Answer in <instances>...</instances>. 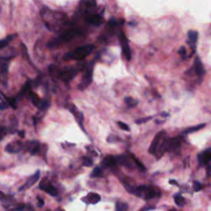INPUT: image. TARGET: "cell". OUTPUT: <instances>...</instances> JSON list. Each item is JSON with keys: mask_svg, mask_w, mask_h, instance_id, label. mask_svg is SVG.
I'll return each mask as SVG.
<instances>
[{"mask_svg": "<svg viewBox=\"0 0 211 211\" xmlns=\"http://www.w3.org/2000/svg\"><path fill=\"white\" fill-rule=\"evenodd\" d=\"M40 188L44 191L45 192H46L49 195H51V196H56L58 195L57 189L55 188L52 184H51L50 182H46V181H42L40 184Z\"/></svg>", "mask_w": 211, "mask_h": 211, "instance_id": "7c38bea8", "label": "cell"}, {"mask_svg": "<svg viewBox=\"0 0 211 211\" xmlns=\"http://www.w3.org/2000/svg\"><path fill=\"white\" fill-rule=\"evenodd\" d=\"M168 211H177V210H176V209H170V210H168Z\"/></svg>", "mask_w": 211, "mask_h": 211, "instance_id": "60d3db41", "label": "cell"}, {"mask_svg": "<svg viewBox=\"0 0 211 211\" xmlns=\"http://www.w3.org/2000/svg\"><path fill=\"white\" fill-rule=\"evenodd\" d=\"M26 149L31 154L35 155L40 151L41 149V144L38 141H28L24 144Z\"/></svg>", "mask_w": 211, "mask_h": 211, "instance_id": "4fadbf2b", "label": "cell"}, {"mask_svg": "<svg viewBox=\"0 0 211 211\" xmlns=\"http://www.w3.org/2000/svg\"><path fill=\"white\" fill-rule=\"evenodd\" d=\"M26 96H27V97L31 100V101L32 102V104L35 106H36L38 109L41 107V106L42 103V100L40 98L39 96H38L37 94H35V92L30 91V92H28V94L26 95Z\"/></svg>", "mask_w": 211, "mask_h": 211, "instance_id": "ac0fdd59", "label": "cell"}, {"mask_svg": "<svg viewBox=\"0 0 211 211\" xmlns=\"http://www.w3.org/2000/svg\"><path fill=\"white\" fill-rule=\"evenodd\" d=\"M86 22H88L89 24L93 25V26H98L102 24L103 18L99 14H90L86 18Z\"/></svg>", "mask_w": 211, "mask_h": 211, "instance_id": "2e32d148", "label": "cell"}, {"mask_svg": "<svg viewBox=\"0 0 211 211\" xmlns=\"http://www.w3.org/2000/svg\"><path fill=\"white\" fill-rule=\"evenodd\" d=\"M174 200H175V203L177 204L178 206H183L185 204V199L183 198V196L180 194H176L174 196Z\"/></svg>", "mask_w": 211, "mask_h": 211, "instance_id": "4316f807", "label": "cell"}, {"mask_svg": "<svg viewBox=\"0 0 211 211\" xmlns=\"http://www.w3.org/2000/svg\"><path fill=\"white\" fill-rule=\"evenodd\" d=\"M82 200L86 204H96L101 200V196H99L97 193L94 192H90L88 193L85 197L82 198Z\"/></svg>", "mask_w": 211, "mask_h": 211, "instance_id": "5bb4252c", "label": "cell"}, {"mask_svg": "<svg viewBox=\"0 0 211 211\" xmlns=\"http://www.w3.org/2000/svg\"><path fill=\"white\" fill-rule=\"evenodd\" d=\"M181 149V139L179 138H170L169 140V147H168V152H171L172 154H180Z\"/></svg>", "mask_w": 211, "mask_h": 211, "instance_id": "8fae6325", "label": "cell"}, {"mask_svg": "<svg viewBox=\"0 0 211 211\" xmlns=\"http://www.w3.org/2000/svg\"><path fill=\"white\" fill-rule=\"evenodd\" d=\"M7 133H8V130H7L6 128L3 127V126H0V141L6 136Z\"/></svg>", "mask_w": 211, "mask_h": 211, "instance_id": "4dcf8cb0", "label": "cell"}, {"mask_svg": "<svg viewBox=\"0 0 211 211\" xmlns=\"http://www.w3.org/2000/svg\"><path fill=\"white\" fill-rule=\"evenodd\" d=\"M10 107V106L8 105V102H0V111H3V110H7V109H8Z\"/></svg>", "mask_w": 211, "mask_h": 211, "instance_id": "836d02e7", "label": "cell"}, {"mask_svg": "<svg viewBox=\"0 0 211 211\" xmlns=\"http://www.w3.org/2000/svg\"><path fill=\"white\" fill-rule=\"evenodd\" d=\"M18 134H19V136L21 137V138H23V137L25 136V131H23V130H21V131L18 132Z\"/></svg>", "mask_w": 211, "mask_h": 211, "instance_id": "ab89813d", "label": "cell"}, {"mask_svg": "<svg viewBox=\"0 0 211 211\" xmlns=\"http://www.w3.org/2000/svg\"><path fill=\"white\" fill-rule=\"evenodd\" d=\"M133 194H134V196L143 198L144 200H149L160 196L161 191L157 187H148V186H139V187H135Z\"/></svg>", "mask_w": 211, "mask_h": 211, "instance_id": "277c9868", "label": "cell"}, {"mask_svg": "<svg viewBox=\"0 0 211 211\" xmlns=\"http://www.w3.org/2000/svg\"><path fill=\"white\" fill-rule=\"evenodd\" d=\"M130 158H131L132 161L134 162V164L136 165L137 167H138V169L140 170V171H145V167H144V166H143V163H141L140 161L138 160V158H137L136 157L134 156V154H130Z\"/></svg>", "mask_w": 211, "mask_h": 211, "instance_id": "603a6c76", "label": "cell"}, {"mask_svg": "<svg viewBox=\"0 0 211 211\" xmlns=\"http://www.w3.org/2000/svg\"><path fill=\"white\" fill-rule=\"evenodd\" d=\"M40 176H41V171L38 170V171H36L35 172V173L33 174L32 176H30V177L27 179V181H26V182L25 183L22 187H20L19 191H25V190L28 189V188H30V187H31L32 186H34V185L35 184V183L37 182L38 180H39L40 178Z\"/></svg>", "mask_w": 211, "mask_h": 211, "instance_id": "9c48e42d", "label": "cell"}, {"mask_svg": "<svg viewBox=\"0 0 211 211\" xmlns=\"http://www.w3.org/2000/svg\"><path fill=\"white\" fill-rule=\"evenodd\" d=\"M95 50V46L93 45H84L79 46L75 50L70 52H67L64 55V59L65 61L68 60H81L85 59L90 55L91 53Z\"/></svg>", "mask_w": 211, "mask_h": 211, "instance_id": "7a4b0ae2", "label": "cell"}, {"mask_svg": "<svg viewBox=\"0 0 211 211\" xmlns=\"http://www.w3.org/2000/svg\"><path fill=\"white\" fill-rule=\"evenodd\" d=\"M204 126H205V124H200V125H196V126H193V127L188 128V129H187V130H185L184 131H183V133H184L185 134L194 133V132H196V131H198V130L203 129Z\"/></svg>", "mask_w": 211, "mask_h": 211, "instance_id": "7402d4cb", "label": "cell"}, {"mask_svg": "<svg viewBox=\"0 0 211 211\" xmlns=\"http://www.w3.org/2000/svg\"><path fill=\"white\" fill-rule=\"evenodd\" d=\"M195 68H196V71L197 75L200 78L203 77L204 74V66H203L202 62L200 59V58L197 57L196 59V61H195Z\"/></svg>", "mask_w": 211, "mask_h": 211, "instance_id": "ffe728a7", "label": "cell"}, {"mask_svg": "<svg viewBox=\"0 0 211 211\" xmlns=\"http://www.w3.org/2000/svg\"><path fill=\"white\" fill-rule=\"evenodd\" d=\"M116 159L118 164L128 167V168H134V162L132 161L131 158L128 155H125V154L119 155V156L116 157Z\"/></svg>", "mask_w": 211, "mask_h": 211, "instance_id": "30bf717a", "label": "cell"}, {"mask_svg": "<svg viewBox=\"0 0 211 211\" xmlns=\"http://www.w3.org/2000/svg\"><path fill=\"white\" fill-rule=\"evenodd\" d=\"M152 119V116H149V117H145V118H141L138 119L137 121H135V123L138 124V125H140V124H143L145 122H148L149 121H150Z\"/></svg>", "mask_w": 211, "mask_h": 211, "instance_id": "1f68e13d", "label": "cell"}, {"mask_svg": "<svg viewBox=\"0 0 211 211\" xmlns=\"http://www.w3.org/2000/svg\"><path fill=\"white\" fill-rule=\"evenodd\" d=\"M125 102L127 104V106L129 107H134V106H136V105L138 104V101H136V100H134V98H132V97H125Z\"/></svg>", "mask_w": 211, "mask_h": 211, "instance_id": "83f0119b", "label": "cell"}, {"mask_svg": "<svg viewBox=\"0 0 211 211\" xmlns=\"http://www.w3.org/2000/svg\"><path fill=\"white\" fill-rule=\"evenodd\" d=\"M178 53H179L181 55H182L183 57H184L185 55H186V54H187V50H186V48H185V46H181V47L179 49Z\"/></svg>", "mask_w": 211, "mask_h": 211, "instance_id": "d590c367", "label": "cell"}, {"mask_svg": "<svg viewBox=\"0 0 211 211\" xmlns=\"http://www.w3.org/2000/svg\"><path fill=\"white\" fill-rule=\"evenodd\" d=\"M93 164V160L90 157H84L83 158V165L84 167H91Z\"/></svg>", "mask_w": 211, "mask_h": 211, "instance_id": "f1b7e54d", "label": "cell"}, {"mask_svg": "<svg viewBox=\"0 0 211 211\" xmlns=\"http://www.w3.org/2000/svg\"><path fill=\"white\" fill-rule=\"evenodd\" d=\"M119 39H120V42H121V50H122V52H123L125 57L126 58L127 60H130V59H131V51H130V46H129L127 38L122 31L120 32Z\"/></svg>", "mask_w": 211, "mask_h": 211, "instance_id": "8992f818", "label": "cell"}, {"mask_svg": "<svg viewBox=\"0 0 211 211\" xmlns=\"http://www.w3.org/2000/svg\"><path fill=\"white\" fill-rule=\"evenodd\" d=\"M102 176H103V171L101 167H95L91 173V177H101Z\"/></svg>", "mask_w": 211, "mask_h": 211, "instance_id": "484cf974", "label": "cell"}, {"mask_svg": "<svg viewBox=\"0 0 211 211\" xmlns=\"http://www.w3.org/2000/svg\"><path fill=\"white\" fill-rule=\"evenodd\" d=\"M56 211H64V210H63V209H58Z\"/></svg>", "mask_w": 211, "mask_h": 211, "instance_id": "b9f144b4", "label": "cell"}, {"mask_svg": "<svg viewBox=\"0 0 211 211\" xmlns=\"http://www.w3.org/2000/svg\"><path fill=\"white\" fill-rule=\"evenodd\" d=\"M194 190L196 191H199L200 190L202 189V185L200 184V182H198V181H194Z\"/></svg>", "mask_w": 211, "mask_h": 211, "instance_id": "d6a6232c", "label": "cell"}, {"mask_svg": "<svg viewBox=\"0 0 211 211\" xmlns=\"http://www.w3.org/2000/svg\"><path fill=\"white\" fill-rule=\"evenodd\" d=\"M210 171H211V165H209L208 167H207V176H208L210 175Z\"/></svg>", "mask_w": 211, "mask_h": 211, "instance_id": "f35d334b", "label": "cell"}, {"mask_svg": "<svg viewBox=\"0 0 211 211\" xmlns=\"http://www.w3.org/2000/svg\"><path fill=\"white\" fill-rule=\"evenodd\" d=\"M16 36H17V35L13 34V35H8V36H7V37L4 38V39L0 40V50H2V49L5 48L6 46H8L9 43H10Z\"/></svg>", "mask_w": 211, "mask_h": 211, "instance_id": "44dd1931", "label": "cell"}, {"mask_svg": "<svg viewBox=\"0 0 211 211\" xmlns=\"http://www.w3.org/2000/svg\"><path fill=\"white\" fill-rule=\"evenodd\" d=\"M31 84H32V83H31V81H30V80H28V81L26 82V84H24V86L22 88V89H21L20 92L18 93V97H16V99H21L24 97V96H26V95L28 94V92H30V89H31Z\"/></svg>", "mask_w": 211, "mask_h": 211, "instance_id": "d6986e66", "label": "cell"}, {"mask_svg": "<svg viewBox=\"0 0 211 211\" xmlns=\"http://www.w3.org/2000/svg\"><path fill=\"white\" fill-rule=\"evenodd\" d=\"M198 161L200 166L209 163L211 161V149H208L198 155Z\"/></svg>", "mask_w": 211, "mask_h": 211, "instance_id": "e0dca14e", "label": "cell"}, {"mask_svg": "<svg viewBox=\"0 0 211 211\" xmlns=\"http://www.w3.org/2000/svg\"><path fill=\"white\" fill-rule=\"evenodd\" d=\"M129 206L126 203L118 201L116 204V211H128Z\"/></svg>", "mask_w": 211, "mask_h": 211, "instance_id": "d4e9b609", "label": "cell"}, {"mask_svg": "<svg viewBox=\"0 0 211 211\" xmlns=\"http://www.w3.org/2000/svg\"><path fill=\"white\" fill-rule=\"evenodd\" d=\"M117 124H118L119 127L121 128V130H125V131H130V127H129V125H128L127 124L124 123V122H122V121H119Z\"/></svg>", "mask_w": 211, "mask_h": 211, "instance_id": "f546056e", "label": "cell"}, {"mask_svg": "<svg viewBox=\"0 0 211 211\" xmlns=\"http://www.w3.org/2000/svg\"><path fill=\"white\" fill-rule=\"evenodd\" d=\"M198 32L196 31H188V39L191 43H196L198 40Z\"/></svg>", "mask_w": 211, "mask_h": 211, "instance_id": "cb8c5ba5", "label": "cell"}, {"mask_svg": "<svg viewBox=\"0 0 211 211\" xmlns=\"http://www.w3.org/2000/svg\"><path fill=\"white\" fill-rule=\"evenodd\" d=\"M37 200H38V206L39 207H42L43 205H44L45 202H44V200L43 199H41V197H37Z\"/></svg>", "mask_w": 211, "mask_h": 211, "instance_id": "8d00e7d4", "label": "cell"}, {"mask_svg": "<svg viewBox=\"0 0 211 211\" xmlns=\"http://www.w3.org/2000/svg\"><path fill=\"white\" fill-rule=\"evenodd\" d=\"M165 135H166V131H164V130L158 132V134L155 135L154 140L152 141L149 149L150 154H154V155L156 154L157 150H158V147H159V145H160L161 142H162L163 138L165 137Z\"/></svg>", "mask_w": 211, "mask_h": 211, "instance_id": "52a82bcc", "label": "cell"}, {"mask_svg": "<svg viewBox=\"0 0 211 211\" xmlns=\"http://www.w3.org/2000/svg\"><path fill=\"white\" fill-rule=\"evenodd\" d=\"M22 52L23 54V56L27 58L29 60V55L27 54V49H26V46L24 44H22Z\"/></svg>", "mask_w": 211, "mask_h": 211, "instance_id": "e575fe53", "label": "cell"}, {"mask_svg": "<svg viewBox=\"0 0 211 211\" xmlns=\"http://www.w3.org/2000/svg\"><path fill=\"white\" fill-rule=\"evenodd\" d=\"M97 57H95L90 64L87 66L85 73H84L81 83L78 84V89L81 91L85 90L86 88H88V86L92 84V75H93V69H94L95 63L97 61Z\"/></svg>", "mask_w": 211, "mask_h": 211, "instance_id": "5b68a950", "label": "cell"}, {"mask_svg": "<svg viewBox=\"0 0 211 211\" xmlns=\"http://www.w3.org/2000/svg\"><path fill=\"white\" fill-rule=\"evenodd\" d=\"M24 144L20 141H13L12 143H8L5 147V151L9 154H18L23 149Z\"/></svg>", "mask_w": 211, "mask_h": 211, "instance_id": "ba28073f", "label": "cell"}, {"mask_svg": "<svg viewBox=\"0 0 211 211\" xmlns=\"http://www.w3.org/2000/svg\"><path fill=\"white\" fill-rule=\"evenodd\" d=\"M101 165H102V167L114 170L116 169L118 163H117L116 162V157L110 155V156L106 157V158H104L103 161H102V163H101Z\"/></svg>", "mask_w": 211, "mask_h": 211, "instance_id": "9a60e30c", "label": "cell"}, {"mask_svg": "<svg viewBox=\"0 0 211 211\" xmlns=\"http://www.w3.org/2000/svg\"><path fill=\"white\" fill-rule=\"evenodd\" d=\"M82 69H84V67L82 66V64H79L75 67H70V68L66 67L63 69H58L55 65H51L49 67V71L51 75H56L57 77L61 79L62 81L65 82V83L72 81L73 78Z\"/></svg>", "mask_w": 211, "mask_h": 211, "instance_id": "6da1fadb", "label": "cell"}, {"mask_svg": "<svg viewBox=\"0 0 211 211\" xmlns=\"http://www.w3.org/2000/svg\"><path fill=\"white\" fill-rule=\"evenodd\" d=\"M152 209H154V208H153V207H150V206H145V207H143V208H142V209H141L139 211H149Z\"/></svg>", "mask_w": 211, "mask_h": 211, "instance_id": "74e56055", "label": "cell"}, {"mask_svg": "<svg viewBox=\"0 0 211 211\" xmlns=\"http://www.w3.org/2000/svg\"><path fill=\"white\" fill-rule=\"evenodd\" d=\"M80 33H81V31H79L78 29H68L63 33H61L59 35H58L57 37L51 40V41L48 43L47 46L50 49H55L61 44H64V43L71 41L73 38H74L76 35L80 34Z\"/></svg>", "mask_w": 211, "mask_h": 211, "instance_id": "3957f363", "label": "cell"}]
</instances>
